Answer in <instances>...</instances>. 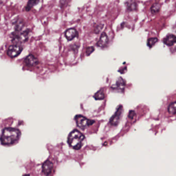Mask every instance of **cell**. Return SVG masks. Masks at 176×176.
<instances>
[{
	"instance_id": "obj_5",
	"label": "cell",
	"mask_w": 176,
	"mask_h": 176,
	"mask_svg": "<svg viewBox=\"0 0 176 176\" xmlns=\"http://www.w3.org/2000/svg\"><path fill=\"white\" fill-rule=\"evenodd\" d=\"M75 120L77 126L82 129H85L89 126L92 125L94 123L93 120H88L82 115H78L76 116Z\"/></svg>"
},
{
	"instance_id": "obj_1",
	"label": "cell",
	"mask_w": 176,
	"mask_h": 176,
	"mask_svg": "<svg viewBox=\"0 0 176 176\" xmlns=\"http://www.w3.org/2000/svg\"><path fill=\"white\" fill-rule=\"evenodd\" d=\"M21 132L14 128H6L2 131L1 142L4 145H11L16 143L20 138Z\"/></svg>"
},
{
	"instance_id": "obj_20",
	"label": "cell",
	"mask_w": 176,
	"mask_h": 176,
	"mask_svg": "<svg viewBox=\"0 0 176 176\" xmlns=\"http://www.w3.org/2000/svg\"><path fill=\"white\" fill-rule=\"evenodd\" d=\"M94 47H87V49H86V55H88V56H89L90 54L92 53L93 52L94 50Z\"/></svg>"
},
{
	"instance_id": "obj_8",
	"label": "cell",
	"mask_w": 176,
	"mask_h": 176,
	"mask_svg": "<svg viewBox=\"0 0 176 176\" xmlns=\"http://www.w3.org/2000/svg\"><path fill=\"white\" fill-rule=\"evenodd\" d=\"M53 168V164L50 160L46 161L42 165L43 173L47 175L50 174L52 173Z\"/></svg>"
},
{
	"instance_id": "obj_9",
	"label": "cell",
	"mask_w": 176,
	"mask_h": 176,
	"mask_svg": "<svg viewBox=\"0 0 176 176\" xmlns=\"http://www.w3.org/2000/svg\"><path fill=\"white\" fill-rule=\"evenodd\" d=\"M109 42V38H108L107 35L106 34V32H102V34L101 35L100 39L97 42V45L100 47H106Z\"/></svg>"
},
{
	"instance_id": "obj_10",
	"label": "cell",
	"mask_w": 176,
	"mask_h": 176,
	"mask_svg": "<svg viewBox=\"0 0 176 176\" xmlns=\"http://www.w3.org/2000/svg\"><path fill=\"white\" fill-rule=\"evenodd\" d=\"M78 33L75 29H69L65 32V37L68 41H71L76 37H77Z\"/></svg>"
},
{
	"instance_id": "obj_2",
	"label": "cell",
	"mask_w": 176,
	"mask_h": 176,
	"mask_svg": "<svg viewBox=\"0 0 176 176\" xmlns=\"http://www.w3.org/2000/svg\"><path fill=\"white\" fill-rule=\"evenodd\" d=\"M85 137L78 130H74L71 132L68 137V143L73 149L78 150L83 146Z\"/></svg>"
},
{
	"instance_id": "obj_23",
	"label": "cell",
	"mask_w": 176,
	"mask_h": 176,
	"mask_svg": "<svg viewBox=\"0 0 176 176\" xmlns=\"http://www.w3.org/2000/svg\"><path fill=\"white\" fill-rule=\"evenodd\" d=\"M174 31H175V32H176V26H174Z\"/></svg>"
},
{
	"instance_id": "obj_3",
	"label": "cell",
	"mask_w": 176,
	"mask_h": 176,
	"mask_svg": "<svg viewBox=\"0 0 176 176\" xmlns=\"http://www.w3.org/2000/svg\"><path fill=\"white\" fill-rule=\"evenodd\" d=\"M171 100L167 101L164 108L165 115L167 117L176 115V98L171 97Z\"/></svg>"
},
{
	"instance_id": "obj_7",
	"label": "cell",
	"mask_w": 176,
	"mask_h": 176,
	"mask_svg": "<svg viewBox=\"0 0 176 176\" xmlns=\"http://www.w3.org/2000/svg\"><path fill=\"white\" fill-rule=\"evenodd\" d=\"M122 107L120 106V108H119L117 111L115 112L114 115L112 117L110 120V124L113 126H117L120 122V117L122 114Z\"/></svg>"
},
{
	"instance_id": "obj_18",
	"label": "cell",
	"mask_w": 176,
	"mask_h": 176,
	"mask_svg": "<svg viewBox=\"0 0 176 176\" xmlns=\"http://www.w3.org/2000/svg\"><path fill=\"white\" fill-rule=\"evenodd\" d=\"M94 98L96 100H102L105 98V94L102 91H99L94 95Z\"/></svg>"
},
{
	"instance_id": "obj_25",
	"label": "cell",
	"mask_w": 176,
	"mask_h": 176,
	"mask_svg": "<svg viewBox=\"0 0 176 176\" xmlns=\"http://www.w3.org/2000/svg\"><path fill=\"white\" fill-rule=\"evenodd\" d=\"M0 3H1V0H0Z\"/></svg>"
},
{
	"instance_id": "obj_12",
	"label": "cell",
	"mask_w": 176,
	"mask_h": 176,
	"mask_svg": "<svg viewBox=\"0 0 176 176\" xmlns=\"http://www.w3.org/2000/svg\"><path fill=\"white\" fill-rule=\"evenodd\" d=\"M24 62L26 65L29 67L35 66L39 63L38 59L32 55H29L27 56L25 58Z\"/></svg>"
},
{
	"instance_id": "obj_22",
	"label": "cell",
	"mask_w": 176,
	"mask_h": 176,
	"mask_svg": "<svg viewBox=\"0 0 176 176\" xmlns=\"http://www.w3.org/2000/svg\"><path fill=\"white\" fill-rule=\"evenodd\" d=\"M135 115V112L133 111H130L129 113L128 117H129L130 118V119H133V117H134Z\"/></svg>"
},
{
	"instance_id": "obj_13",
	"label": "cell",
	"mask_w": 176,
	"mask_h": 176,
	"mask_svg": "<svg viewBox=\"0 0 176 176\" xmlns=\"http://www.w3.org/2000/svg\"><path fill=\"white\" fill-rule=\"evenodd\" d=\"M125 5L129 11H135L137 9V3L135 0H128L125 2Z\"/></svg>"
},
{
	"instance_id": "obj_6",
	"label": "cell",
	"mask_w": 176,
	"mask_h": 176,
	"mask_svg": "<svg viewBox=\"0 0 176 176\" xmlns=\"http://www.w3.org/2000/svg\"><path fill=\"white\" fill-rule=\"evenodd\" d=\"M22 47L18 44L11 45L7 50V55L11 58L16 57L21 53Z\"/></svg>"
},
{
	"instance_id": "obj_19",
	"label": "cell",
	"mask_w": 176,
	"mask_h": 176,
	"mask_svg": "<svg viewBox=\"0 0 176 176\" xmlns=\"http://www.w3.org/2000/svg\"><path fill=\"white\" fill-rule=\"evenodd\" d=\"M124 86H125V83L123 81V80L121 78V79H120L118 81H117V83L115 85V87L114 88L122 89L124 88Z\"/></svg>"
},
{
	"instance_id": "obj_4",
	"label": "cell",
	"mask_w": 176,
	"mask_h": 176,
	"mask_svg": "<svg viewBox=\"0 0 176 176\" xmlns=\"http://www.w3.org/2000/svg\"><path fill=\"white\" fill-rule=\"evenodd\" d=\"M29 29H26L23 32H14L12 34V40L13 41L17 43L25 42L29 38Z\"/></svg>"
},
{
	"instance_id": "obj_21",
	"label": "cell",
	"mask_w": 176,
	"mask_h": 176,
	"mask_svg": "<svg viewBox=\"0 0 176 176\" xmlns=\"http://www.w3.org/2000/svg\"><path fill=\"white\" fill-rule=\"evenodd\" d=\"M103 27H104V25H102V24L97 26L95 29V33L99 34V32H100L101 31V30L102 29Z\"/></svg>"
},
{
	"instance_id": "obj_14",
	"label": "cell",
	"mask_w": 176,
	"mask_h": 176,
	"mask_svg": "<svg viewBox=\"0 0 176 176\" xmlns=\"http://www.w3.org/2000/svg\"><path fill=\"white\" fill-rule=\"evenodd\" d=\"M14 25H15L14 32H21L22 29L23 28L24 23L22 20H18L16 21Z\"/></svg>"
},
{
	"instance_id": "obj_11",
	"label": "cell",
	"mask_w": 176,
	"mask_h": 176,
	"mask_svg": "<svg viewBox=\"0 0 176 176\" xmlns=\"http://www.w3.org/2000/svg\"><path fill=\"white\" fill-rule=\"evenodd\" d=\"M164 43L169 47L173 46L176 43V36L173 34L167 35L163 40Z\"/></svg>"
},
{
	"instance_id": "obj_24",
	"label": "cell",
	"mask_w": 176,
	"mask_h": 176,
	"mask_svg": "<svg viewBox=\"0 0 176 176\" xmlns=\"http://www.w3.org/2000/svg\"><path fill=\"white\" fill-rule=\"evenodd\" d=\"M24 176H30V175H29V174H25V175H24Z\"/></svg>"
},
{
	"instance_id": "obj_17",
	"label": "cell",
	"mask_w": 176,
	"mask_h": 176,
	"mask_svg": "<svg viewBox=\"0 0 176 176\" xmlns=\"http://www.w3.org/2000/svg\"><path fill=\"white\" fill-rule=\"evenodd\" d=\"M158 39L156 38H151L148 39L147 40V45L149 47H152L155 45V44L158 42Z\"/></svg>"
},
{
	"instance_id": "obj_15",
	"label": "cell",
	"mask_w": 176,
	"mask_h": 176,
	"mask_svg": "<svg viewBox=\"0 0 176 176\" xmlns=\"http://www.w3.org/2000/svg\"><path fill=\"white\" fill-rule=\"evenodd\" d=\"M40 1V0H29L27 5L25 7V10L26 11H31L32 7L37 5Z\"/></svg>"
},
{
	"instance_id": "obj_16",
	"label": "cell",
	"mask_w": 176,
	"mask_h": 176,
	"mask_svg": "<svg viewBox=\"0 0 176 176\" xmlns=\"http://www.w3.org/2000/svg\"><path fill=\"white\" fill-rule=\"evenodd\" d=\"M161 5L159 3H155L153 4V6H151V12L153 14H156V13H159L161 9Z\"/></svg>"
}]
</instances>
